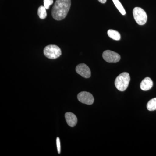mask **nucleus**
<instances>
[{
  "label": "nucleus",
  "mask_w": 156,
  "mask_h": 156,
  "mask_svg": "<svg viewBox=\"0 0 156 156\" xmlns=\"http://www.w3.org/2000/svg\"><path fill=\"white\" fill-rule=\"evenodd\" d=\"M71 0H56L52 9V17L57 20L64 19L70 9Z\"/></svg>",
  "instance_id": "f257e3e1"
},
{
  "label": "nucleus",
  "mask_w": 156,
  "mask_h": 156,
  "mask_svg": "<svg viewBox=\"0 0 156 156\" xmlns=\"http://www.w3.org/2000/svg\"><path fill=\"white\" fill-rule=\"evenodd\" d=\"M130 80L131 78L128 73H122L116 78L115 82V86L119 91L124 92L128 88Z\"/></svg>",
  "instance_id": "f03ea898"
},
{
  "label": "nucleus",
  "mask_w": 156,
  "mask_h": 156,
  "mask_svg": "<svg viewBox=\"0 0 156 156\" xmlns=\"http://www.w3.org/2000/svg\"><path fill=\"white\" fill-rule=\"evenodd\" d=\"M44 53L46 57L50 59H56L62 55L61 49L55 45L46 46L44 49Z\"/></svg>",
  "instance_id": "7ed1b4c3"
},
{
  "label": "nucleus",
  "mask_w": 156,
  "mask_h": 156,
  "mask_svg": "<svg viewBox=\"0 0 156 156\" xmlns=\"http://www.w3.org/2000/svg\"><path fill=\"white\" fill-rule=\"evenodd\" d=\"M133 16L137 24L143 25L147 21V14L144 10L139 7H135L133 9Z\"/></svg>",
  "instance_id": "20e7f679"
},
{
  "label": "nucleus",
  "mask_w": 156,
  "mask_h": 156,
  "mask_svg": "<svg viewBox=\"0 0 156 156\" xmlns=\"http://www.w3.org/2000/svg\"><path fill=\"white\" fill-rule=\"evenodd\" d=\"M102 57L105 61L109 63H116L121 59L119 54L109 50L105 51L102 54Z\"/></svg>",
  "instance_id": "39448f33"
},
{
  "label": "nucleus",
  "mask_w": 156,
  "mask_h": 156,
  "mask_svg": "<svg viewBox=\"0 0 156 156\" xmlns=\"http://www.w3.org/2000/svg\"><path fill=\"white\" fill-rule=\"evenodd\" d=\"M78 99L80 102L85 104L91 105L94 101V98L92 94L87 92H82L79 93Z\"/></svg>",
  "instance_id": "423d86ee"
},
{
  "label": "nucleus",
  "mask_w": 156,
  "mask_h": 156,
  "mask_svg": "<svg viewBox=\"0 0 156 156\" xmlns=\"http://www.w3.org/2000/svg\"><path fill=\"white\" fill-rule=\"evenodd\" d=\"M76 70V73L85 78H89L91 75V71L89 66L84 63H81L77 66Z\"/></svg>",
  "instance_id": "0eeeda50"
},
{
  "label": "nucleus",
  "mask_w": 156,
  "mask_h": 156,
  "mask_svg": "<svg viewBox=\"0 0 156 156\" xmlns=\"http://www.w3.org/2000/svg\"><path fill=\"white\" fill-rule=\"evenodd\" d=\"M65 119L66 122L70 127H73L77 123V118L76 116L72 112H66L65 114Z\"/></svg>",
  "instance_id": "6e6552de"
},
{
  "label": "nucleus",
  "mask_w": 156,
  "mask_h": 156,
  "mask_svg": "<svg viewBox=\"0 0 156 156\" xmlns=\"http://www.w3.org/2000/svg\"><path fill=\"white\" fill-rule=\"evenodd\" d=\"M153 85V83L151 79L149 77L144 78L141 82L140 88L143 91H147L151 89Z\"/></svg>",
  "instance_id": "1a4fd4ad"
},
{
  "label": "nucleus",
  "mask_w": 156,
  "mask_h": 156,
  "mask_svg": "<svg viewBox=\"0 0 156 156\" xmlns=\"http://www.w3.org/2000/svg\"><path fill=\"white\" fill-rule=\"evenodd\" d=\"M107 34L110 38L115 41H119L121 39V35L116 30L110 29L108 31Z\"/></svg>",
  "instance_id": "9d476101"
},
{
  "label": "nucleus",
  "mask_w": 156,
  "mask_h": 156,
  "mask_svg": "<svg viewBox=\"0 0 156 156\" xmlns=\"http://www.w3.org/2000/svg\"><path fill=\"white\" fill-rule=\"evenodd\" d=\"M46 8L44 6H41L38 9L37 14L39 17L41 19H44L47 17Z\"/></svg>",
  "instance_id": "9b49d317"
},
{
  "label": "nucleus",
  "mask_w": 156,
  "mask_h": 156,
  "mask_svg": "<svg viewBox=\"0 0 156 156\" xmlns=\"http://www.w3.org/2000/svg\"><path fill=\"white\" fill-rule=\"evenodd\" d=\"M147 108L148 110L153 111L156 110V98H152L148 102Z\"/></svg>",
  "instance_id": "f8f14e48"
},
{
  "label": "nucleus",
  "mask_w": 156,
  "mask_h": 156,
  "mask_svg": "<svg viewBox=\"0 0 156 156\" xmlns=\"http://www.w3.org/2000/svg\"><path fill=\"white\" fill-rule=\"evenodd\" d=\"M113 2L114 3L115 6L116 7L117 9L120 11V13L122 15H124L126 14V11L122 5L119 0H112Z\"/></svg>",
  "instance_id": "ddd939ff"
},
{
  "label": "nucleus",
  "mask_w": 156,
  "mask_h": 156,
  "mask_svg": "<svg viewBox=\"0 0 156 156\" xmlns=\"http://www.w3.org/2000/svg\"><path fill=\"white\" fill-rule=\"evenodd\" d=\"M53 0H44V6L46 9H49L50 6L53 4Z\"/></svg>",
  "instance_id": "4468645a"
},
{
  "label": "nucleus",
  "mask_w": 156,
  "mask_h": 156,
  "mask_svg": "<svg viewBox=\"0 0 156 156\" xmlns=\"http://www.w3.org/2000/svg\"><path fill=\"white\" fill-rule=\"evenodd\" d=\"M56 146H57V151H58V153L60 154L61 152V146H60V139L58 137L56 138Z\"/></svg>",
  "instance_id": "2eb2a0df"
},
{
  "label": "nucleus",
  "mask_w": 156,
  "mask_h": 156,
  "mask_svg": "<svg viewBox=\"0 0 156 156\" xmlns=\"http://www.w3.org/2000/svg\"><path fill=\"white\" fill-rule=\"evenodd\" d=\"M98 2H100V3H102V4H105L107 0H98Z\"/></svg>",
  "instance_id": "dca6fc26"
}]
</instances>
